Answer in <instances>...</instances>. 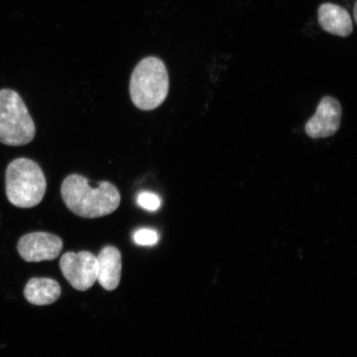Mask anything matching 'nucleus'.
Wrapping results in <instances>:
<instances>
[{"label": "nucleus", "mask_w": 357, "mask_h": 357, "mask_svg": "<svg viewBox=\"0 0 357 357\" xmlns=\"http://www.w3.org/2000/svg\"><path fill=\"white\" fill-rule=\"evenodd\" d=\"M169 75L166 65L158 57L142 59L134 68L129 84L131 100L144 111L158 108L169 93Z\"/></svg>", "instance_id": "f03ea898"}, {"label": "nucleus", "mask_w": 357, "mask_h": 357, "mask_svg": "<svg viewBox=\"0 0 357 357\" xmlns=\"http://www.w3.org/2000/svg\"><path fill=\"white\" fill-rule=\"evenodd\" d=\"M47 181L41 167L29 158L13 160L6 169V191L13 206L30 208L42 202Z\"/></svg>", "instance_id": "7ed1b4c3"}, {"label": "nucleus", "mask_w": 357, "mask_h": 357, "mask_svg": "<svg viewBox=\"0 0 357 357\" xmlns=\"http://www.w3.org/2000/svg\"><path fill=\"white\" fill-rule=\"evenodd\" d=\"M60 267L71 287L86 291L97 280V257L91 252H67L61 258Z\"/></svg>", "instance_id": "39448f33"}, {"label": "nucleus", "mask_w": 357, "mask_h": 357, "mask_svg": "<svg viewBox=\"0 0 357 357\" xmlns=\"http://www.w3.org/2000/svg\"><path fill=\"white\" fill-rule=\"evenodd\" d=\"M61 289L57 281L49 278H33L24 289L26 300L38 306L49 305L60 298Z\"/></svg>", "instance_id": "9d476101"}, {"label": "nucleus", "mask_w": 357, "mask_h": 357, "mask_svg": "<svg viewBox=\"0 0 357 357\" xmlns=\"http://www.w3.org/2000/svg\"><path fill=\"white\" fill-rule=\"evenodd\" d=\"M62 248L63 243L59 236L43 231L22 236L17 243V252L28 262L55 260Z\"/></svg>", "instance_id": "423d86ee"}, {"label": "nucleus", "mask_w": 357, "mask_h": 357, "mask_svg": "<svg viewBox=\"0 0 357 357\" xmlns=\"http://www.w3.org/2000/svg\"><path fill=\"white\" fill-rule=\"evenodd\" d=\"M98 185L92 188L86 177L73 174L62 182V199L77 216L96 218L109 215L119 208L121 196L117 187L109 181H101Z\"/></svg>", "instance_id": "f257e3e1"}, {"label": "nucleus", "mask_w": 357, "mask_h": 357, "mask_svg": "<svg viewBox=\"0 0 357 357\" xmlns=\"http://www.w3.org/2000/svg\"><path fill=\"white\" fill-rule=\"evenodd\" d=\"M36 127L19 93L10 89H0V142L10 146L30 144Z\"/></svg>", "instance_id": "20e7f679"}, {"label": "nucleus", "mask_w": 357, "mask_h": 357, "mask_svg": "<svg viewBox=\"0 0 357 357\" xmlns=\"http://www.w3.org/2000/svg\"><path fill=\"white\" fill-rule=\"evenodd\" d=\"M137 203L149 211H156L160 207V199L158 196L150 192H142L138 195Z\"/></svg>", "instance_id": "f8f14e48"}, {"label": "nucleus", "mask_w": 357, "mask_h": 357, "mask_svg": "<svg viewBox=\"0 0 357 357\" xmlns=\"http://www.w3.org/2000/svg\"><path fill=\"white\" fill-rule=\"evenodd\" d=\"M342 114L340 102L331 96L324 97L305 125L307 135L314 139L333 136L340 128Z\"/></svg>", "instance_id": "0eeeda50"}, {"label": "nucleus", "mask_w": 357, "mask_h": 357, "mask_svg": "<svg viewBox=\"0 0 357 357\" xmlns=\"http://www.w3.org/2000/svg\"><path fill=\"white\" fill-rule=\"evenodd\" d=\"M356 3H355V6H354V17H355V21L356 22Z\"/></svg>", "instance_id": "ddd939ff"}, {"label": "nucleus", "mask_w": 357, "mask_h": 357, "mask_svg": "<svg viewBox=\"0 0 357 357\" xmlns=\"http://www.w3.org/2000/svg\"><path fill=\"white\" fill-rule=\"evenodd\" d=\"M133 240L137 245H153L158 243L159 235L153 229H140L134 234Z\"/></svg>", "instance_id": "9b49d317"}, {"label": "nucleus", "mask_w": 357, "mask_h": 357, "mask_svg": "<svg viewBox=\"0 0 357 357\" xmlns=\"http://www.w3.org/2000/svg\"><path fill=\"white\" fill-rule=\"evenodd\" d=\"M318 22L325 32L347 38L354 32V22L349 12L333 3L321 4L318 10Z\"/></svg>", "instance_id": "6e6552de"}, {"label": "nucleus", "mask_w": 357, "mask_h": 357, "mask_svg": "<svg viewBox=\"0 0 357 357\" xmlns=\"http://www.w3.org/2000/svg\"><path fill=\"white\" fill-rule=\"evenodd\" d=\"M97 280L108 291H113L119 287L121 279V253L114 247L102 249L97 257Z\"/></svg>", "instance_id": "1a4fd4ad"}]
</instances>
